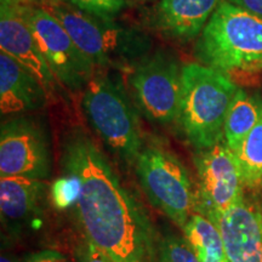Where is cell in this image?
<instances>
[{
  "instance_id": "603a6c76",
  "label": "cell",
  "mask_w": 262,
  "mask_h": 262,
  "mask_svg": "<svg viewBox=\"0 0 262 262\" xmlns=\"http://www.w3.org/2000/svg\"><path fill=\"white\" fill-rule=\"evenodd\" d=\"M25 262H71L64 255L55 250H42L32 254L26 258Z\"/></svg>"
},
{
  "instance_id": "7402d4cb",
  "label": "cell",
  "mask_w": 262,
  "mask_h": 262,
  "mask_svg": "<svg viewBox=\"0 0 262 262\" xmlns=\"http://www.w3.org/2000/svg\"><path fill=\"white\" fill-rule=\"evenodd\" d=\"M75 258L77 262H113L100 249L83 238V241L75 247Z\"/></svg>"
},
{
  "instance_id": "484cf974",
  "label": "cell",
  "mask_w": 262,
  "mask_h": 262,
  "mask_svg": "<svg viewBox=\"0 0 262 262\" xmlns=\"http://www.w3.org/2000/svg\"><path fill=\"white\" fill-rule=\"evenodd\" d=\"M0 262H17V261L12 260V258H10L8 256H4V255H3L2 258H0Z\"/></svg>"
},
{
  "instance_id": "5bb4252c",
  "label": "cell",
  "mask_w": 262,
  "mask_h": 262,
  "mask_svg": "<svg viewBox=\"0 0 262 262\" xmlns=\"http://www.w3.org/2000/svg\"><path fill=\"white\" fill-rule=\"evenodd\" d=\"M48 91L15 58L0 52V110L3 116H22L44 106Z\"/></svg>"
},
{
  "instance_id": "2e32d148",
  "label": "cell",
  "mask_w": 262,
  "mask_h": 262,
  "mask_svg": "<svg viewBox=\"0 0 262 262\" xmlns=\"http://www.w3.org/2000/svg\"><path fill=\"white\" fill-rule=\"evenodd\" d=\"M262 119V96L239 88L232 101L224 127V141L235 152Z\"/></svg>"
},
{
  "instance_id": "5b68a950",
  "label": "cell",
  "mask_w": 262,
  "mask_h": 262,
  "mask_svg": "<svg viewBox=\"0 0 262 262\" xmlns=\"http://www.w3.org/2000/svg\"><path fill=\"white\" fill-rule=\"evenodd\" d=\"M83 110L95 133L125 165H135L142 149L136 108L119 80L96 74L84 88Z\"/></svg>"
},
{
  "instance_id": "7a4b0ae2",
  "label": "cell",
  "mask_w": 262,
  "mask_h": 262,
  "mask_svg": "<svg viewBox=\"0 0 262 262\" xmlns=\"http://www.w3.org/2000/svg\"><path fill=\"white\" fill-rule=\"evenodd\" d=\"M42 8L63 26L95 67H134L152 47L150 38L141 29L85 12L67 0H44Z\"/></svg>"
},
{
  "instance_id": "9c48e42d",
  "label": "cell",
  "mask_w": 262,
  "mask_h": 262,
  "mask_svg": "<svg viewBox=\"0 0 262 262\" xmlns=\"http://www.w3.org/2000/svg\"><path fill=\"white\" fill-rule=\"evenodd\" d=\"M194 166L198 179L195 211L216 224L245 193L237 157L221 141L209 148L195 150Z\"/></svg>"
},
{
  "instance_id": "6da1fadb",
  "label": "cell",
  "mask_w": 262,
  "mask_h": 262,
  "mask_svg": "<svg viewBox=\"0 0 262 262\" xmlns=\"http://www.w3.org/2000/svg\"><path fill=\"white\" fill-rule=\"evenodd\" d=\"M61 164L77 180L74 205L84 238L113 262H157L159 239L149 215L86 133L74 129L64 137Z\"/></svg>"
},
{
  "instance_id": "8fae6325",
  "label": "cell",
  "mask_w": 262,
  "mask_h": 262,
  "mask_svg": "<svg viewBox=\"0 0 262 262\" xmlns=\"http://www.w3.org/2000/svg\"><path fill=\"white\" fill-rule=\"evenodd\" d=\"M26 0H2L0 48L40 80L47 91H55L58 81L49 67L25 15Z\"/></svg>"
},
{
  "instance_id": "9a60e30c",
  "label": "cell",
  "mask_w": 262,
  "mask_h": 262,
  "mask_svg": "<svg viewBox=\"0 0 262 262\" xmlns=\"http://www.w3.org/2000/svg\"><path fill=\"white\" fill-rule=\"evenodd\" d=\"M221 0H159L153 22L162 34L178 41L201 35Z\"/></svg>"
},
{
  "instance_id": "ba28073f",
  "label": "cell",
  "mask_w": 262,
  "mask_h": 262,
  "mask_svg": "<svg viewBox=\"0 0 262 262\" xmlns=\"http://www.w3.org/2000/svg\"><path fill=\"white\" fill-rule=\"evenodd\" d=\"M25 15L58 84L77 91L93 79L95 64L48 10L26 3Z\"/></svg>"
},
{
  "instance_id": "3957f363",
  "label": "cell",
  "mask_w": 262,
  "mask_h": 262,
  "mask_svg": "<svg viewBox=\"0 0 262 262\" xmlns=\"http://www.w3.org/2000/svg\"><path fill=\"white\" fill-rule=\"evenodd\" d=\"M202 64L228 77L262 71V17L221 0L195 42Z\"/></svg>"
},
{
  "instance_id": "7c38bea8",
  "label": "cell",
  "mask_w": 262,
  "mask_h": 262,
  "mask_svg": "<svg viewBox=\"0 0 262 262\" xmlns=\"http://www.w3.org/2000/svg\"><path fill=\"white\" fill-rule=\"evenodd\" d=\"M256 194L245 189L215 224L231 262H262V202Z\"/></svg>"
},
{
  "instance_id": "cb8c5ba5",
  "label": "cell",
  "mask_w": 262,
  "mask_h": 262,
  "mask_svg": "<svg viewBox=\"0 0 262 262\" xmlns=\"http://www.w3.org/2000/svg\"><path fill=\"white\" fill-rule=\"evenodd\" d=\"M227 2L262 17V0H227Z\"/></svg>"
},
{
  "instance_id": "d6986e66",
  "label": "cell",
  "mask_w": 262,
  "mask_h": 262,
  "mask_svg": "<svg viewBox=\"0 0 262 262\" xmlns=\"http://www.w3.org/2000/svg\"><path fill=\"white\" fill-rule=\"evenodd\" d=\"M157 262H199L185 237L165 234L158 243Z\"/></svg>"
},
{
  "instance_id": "e0dca14e",
  "label": "cell",
  "mask_w": 262,
  "mask_h": 262,
  "mask_svg": "<svg viewBox=\"0 0 262 262\" xmlns=\"http://www.w3.org/2000/svg\"><path fill=\"white\" fill-rule=\"evenodd\" d=\"M182 231L199 262H231L217 226L206 216L195 211Z\"/></svg>"
},
{
  "instance_id": "44dd1931",
  "label": "cell",
  "mask_w": 262,
  "mask_h": 262,
  "mask_svg": "<svg viewBox=\"0 0 262 262\" xmlns=\"http://www.w3.org/2000/svg\"><path fill=\"white\" fill-rule=\"evenodd\" d=\"M51 194L54 204L58 208L64 209L72 204H75L78 194L77 180L70 175H64L63 178L54 183Z\"/></svg>"
},
{
  "instance_id": "ffe728a7",
  "label": "cell",
  "mask_w": 262,
  "mask_h": 262,
  "mask_svg": "<svg viewBox=\"0 0 262 262\" xmlns=\"http://www.w3.org/2000/svg\"><path fill=\"white\" fill-rule=\"evenodd\" d=\"M67 2L89 14L102 16V17H114L124 9L126 0H67Z\"/></svg>"
},
{
  "instance_id": "52a82bcc",
  "label": "cell",
  "mask_w": 262,
  "mask_h": 262,
  "mask_svg": "<svg viewBox=\"0 0 262 262\" xmlns=\"http://www.w3.org/2000/svg\"><path fill=\"white\" fill-rule=\"evenodd\" d=\"M182 67L175 56L158 50L134 66L130 86L136 108L148 122L175 124L182 94Z\"/></svg>"
},
{
  "instance_id": "ac0fdd59",
  "label": "cell",
  "mask_w": 262,
  "mask_h": 262,
  "mask_svg": "<svg viewBox=\"0 0 262 262\" xmlns=\"http://www.w3.org/2000/svg\"><path fill=\"white\" fill-rule=\"evenodd\" d=\"M244 187L247 191H262V119L245 137L234 152Z\"/></svg>"
},
{
  "instance_id": "277c9868",
  "label": "cell",
  "mask_w": 262,
  "mask_h": 262,
  "mask_svg": "<svg viewBox=\"0 0 262 262\" xmlns=\"http://www.w3.org/2000/svg\"><path fill=\"white\" fill-rule=\"evenodd\" d=\"M239 86L231 77L192 62L182 67V94L176 120L181 135L195 150L224 141L226 117Z\"/></svg>"
},
{
  "instance_id": "d4e9b609",
  "label": "cell",
  "mask_w": 262,
  "mask_h": 262,
  "mask_svg": "<svg viewBox=\"0 0 262 262\" xmlns=\"http://www.w3.org/2000/svg\"><path fill=\"white\" fill-rule=\"evenodd\" d=\"M126 2L130 3V4H142V3L149 2V0H126Z\"/></svg>"
},
{
  "instance_id": "30bf717a",
  "label": "cell",
  "mask_w": 262,
  "mask_h": 262,
  "mask_svg": "<svg viewBox=\"0 0 262 262\" xmlns=\"http://www.w3.org/2000/svg\"><path fill=\"white\" fill-rule=\"evenodd\" d=\"M51 172V150L45 127L31 117L3 123L0 133L2 178L44 180Z\"/></svg>"
},
{
  "instance_id": "8992f818",
  "label": "cell",
  "mask_w": 262,
  "mask_h": 262,
  "mask_svg": "<svg viewBox=\"0 0 262 262\" xmlns=\"http://www.w3.org/2000/svg\"><path fill=\"white\" fill-rule=\"evenodd\" d=\"M135 170L150 204L185 227L198 204L196 186L185 164L160 143H148L140 150Z\"/></svg>"
},
{
  "instance_id": "4fadbf2b",
  "label": "cell",
  "mask_w": 262,
  "mask_h": 262,
  "mask_svg": "<svg viewBox=\"0 0 262 262\" xmlns=\"http://www.w3.org/2000/svg\"><path fill=\"white\" fill-rule=\"evenodd\" d=\"M47 202V186L42 180L2 178L0 210L2 222L12 234H17L40 215Z\"/></svg>"
}]
</instances>
